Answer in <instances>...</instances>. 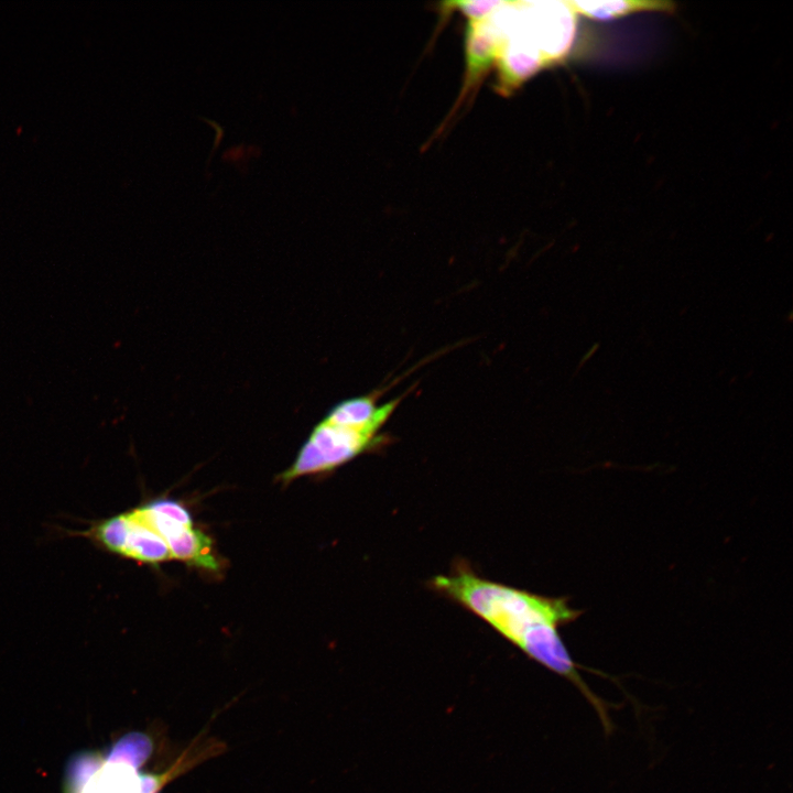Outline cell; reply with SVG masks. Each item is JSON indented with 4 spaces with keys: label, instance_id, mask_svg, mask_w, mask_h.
<instances>
[{
    "label": "cell",
    "instance_id": "cell-5",
    "mask_svg": "<svg viewBox=\"0 0 793 793\" xmlns=\"http://www.w3.org/2000/svg\"><path fill=\"white\" fill-rule=\"evenodd\" d=\"M138 786L135 767L104 759L99 770L78 793H138Z\"/></svg>",
    "mask_w": 793,
    "mask_h": 793
},
{
    "label": "cell",
    "instance_id": "cell-6",
    "mask_svg": "<svg viewBox=\"0 0 793 793\" xmlns=\"http://www.w3.org/2000/svg\"><path fill=\"white\" fill-rule=\"evenodd\" d=\"M151 746L149 739L142 735L133 734L119 740L105 759L129 763L138 769L144 762Z\"/></svg>",
    "mask_w": 793,
    "mask_h": 793
},
{
    "label": "cell",
    "instance_id": "cell-3",
    "mask_svg": "<svg viewBox=\"0 0 793 793\" xmlns=\"http://www.w3.org/2000/svg\"><path fill=\"white\" fill-rule=\"evenodd\" d=\"M140 504L167 544L172 560L207 571L219 569L210 537L194 526L191 513L183 503L157 498Z\"/></svg>",
    "mask_w": 793,
    "mask_h": 793
},
{
    "label": "cell",
    "instance_id": "cell-4",
    "mask_svg": "<svg viewBox=\"0 0 793 793\" xmlns=\"http://www.w3.org/2000/svg\"><path fill=\"white\" fill-rule=\"evenodd\" d=\"M576 13L594 20H611L642 11L672 12L675 6L658 0L569 1Z\"/></svg>",
    "mask_w": 793,
    "mask_h": 793
},
{
    "label": "cell",
    "instance_id": "cell-1",
    "mask_svg": "<svg viewBox=\"0 0 793 793\" xmlns=\"http://www.w3.org/2000/svg\"><path fill=\"white\" fill-rule=\"evenodd\" d=\"M430 587L485 621L529 659L567 680L596 711L606 735L612 732L609 711L616 706L590 688L580 670L617 684L618 680L578 664L569 654L560 629L576 621L583 610L573 608L567 597L534 594L484 578L465 561H458L449 574L433 577Z\"/></svg>",
    "mask_w": 793,
    "mask_h": 793
},
{
    "label": "cell",
    "instance_id": "cell-7",
    "mask_svg": "<svg viewBox=\"0 0 793 793\" xmlns=\"http://www.w3.org/2000/svg\"><path fill=\"white\" fill-rule=\"evenodd\" d=\"M102 762L104 759L98 757V754L90 753L76 758L72 761L66 778L67 793H78L99 770Z\"/></svg>",
    "mask_w": 793,
    "mask_h": 793
},
{
    "label": "cell",
    "instance_id": "cell-2",
    "mask_svg": "<svg viewBox=\"0 0 793 793\" xmlns=\"http://www.w3.org/2000/svg\"><path fill=\"white\" fill-rule=\"evenodd\" d=\"M385 390L349 398L332 406L315 424L281 479L289 482L332 471L387 442L382 428L408 393L378 404Z\"/></svg>",
    "mask_w": 793,
    "mask_h": 793
}]
</instances>
